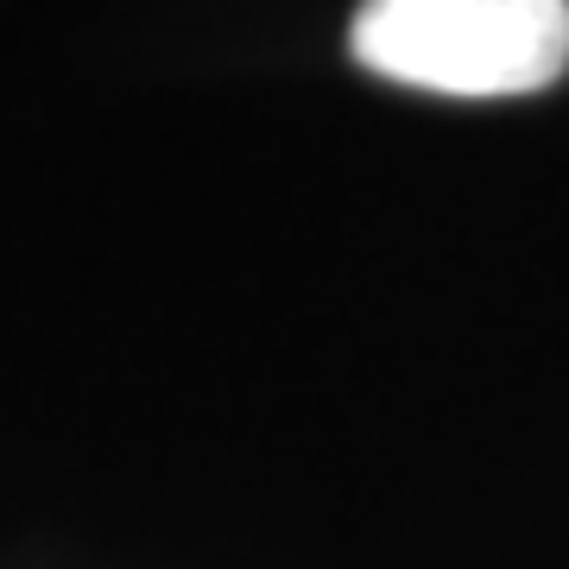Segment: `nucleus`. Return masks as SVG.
Here are the masks:
<instances>
[{
    "label": "nucleus",
    "instance_id": "1",
    "mask_svg": "<svg viewBox=\"0 0 569 569\" xmlns=\"http://www.w3.org/2000/svg\"><path fill=\"white\" fill-rule=\"evenodd\" d=\"M348 51L430 96H531L569 70V0H361Z\"/></svg>",
    "mask_w": 569,
    "mask_h": 569
}]
</instances>
